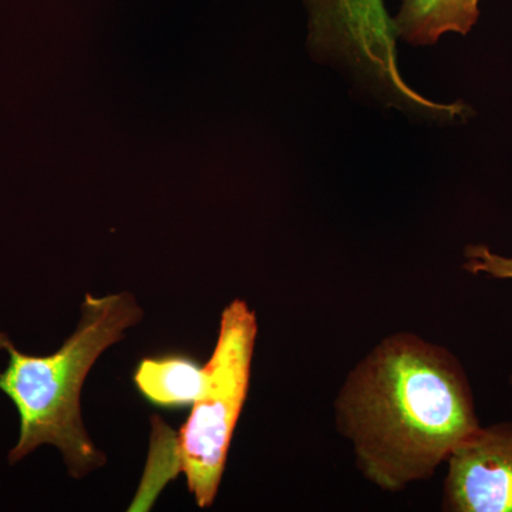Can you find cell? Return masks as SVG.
I'll list each match as a JSON object with an SVG mask.
<instances>
[{"instance_id": "cell-1", "label": "cell", "mask_w": 512, "mask_h": 512, "mask_svg": "<svg viewBox=\"0 0 512 512\" xmlns=\"http://www.w3.org/2000/svg\"><path fill=\"white\" fill-rule=\"evenodd\" d=\"M335 413L360 473L389 493L429 480L480 427L457 357L404 332L387 336L357 363Z\"/></svg>"}, {"instance_id": "cell-2", "label": "cell", "mask_w": 512, "mask_h": 512, "mask_svg": "<svg viewBox=\"0 0 512 512\" xmlns=\"http://www.w3.org/2000/svg\"><path fill=\"white\" fill-rule=\"evenodd\" d=\"M80 312L77 329L52 355H25L0 333V349L9 353V365L0 373V390L15 404L20 419L10 464L19 463L43 444L59 448L74 478L106 464L103 451L84 429L80 394L101 353L143 319V309L130 292L103 298L87 293Z\"/></svg>"}, {"instance_id": "cell-3", "label": "cell", "mask_w": 512, "mask_h": 512, "mask_svg": "<svg viewBox=\"0 0 512 512\" xmlns=\"http://www.w3.org/2000/svg\"><path fill=\"white\" fill-rule=\"evenodd\" d=\"M258 319L235 299L221 315L217 345L205 365L207 382L174 443V473H184L198 507L214 503L235 427L247 402Z\"/></svg>"}, {"instance_id": "cell-4", "label": "cell", "mask_w": 512, "mask_h": 512, "mask_svg": "<svg viewBox=\"0 0 512 512\" xmlns=\"http://www.w3.org/2000/svg\"><path fill=\"white\" fill-rule=\"evenodd\" d=\"M309 37L322 56L340 60L387 99L440 119L460 116L457 104L434 103L403 79L396 32L383 0H305Z\"/></svg>"}, {"instance_id": "cell-5", "label": "cell", "mask_w": 512, "mask_h": 512, "mask_svg": "<svg viewBox=\"0 0 512 512\" xmlns=\"http://www.w3.org/2000/svg\"><path fill=\"white\" fill-rule=\"evenodd\" d=\"M448 512H512V424L478 427L447 460Z\"/></svg>"}, {"instance_id": "cell-6", "label": "cell", "mask_w": 512, "mask_h": 512, "mask_svg": "<svg viewBox=\"0 0 512 512\" xmlns=\"http://www.w3.org/2000/svg\"><path fill=\"white\" fill-rule=\"evenodd\" d=\"M481 0H402L393 18L396 36L414 46H431L446 33L467 35L480 18Z\"/></svg>"}, {"instance_id": "cell-7", "label": "cell", "mask_w": 512, "mask_h": 512, "mask_svg": "<svg viewBox=\"0 0 512 512\" xmlns=\"http://www.w3.org/2000/svg\"><path fill=\"white\" fill-rule=\"evenodd\" d=\"M207 382V370L185 356L147 357L138 363L134 383L154 406L194 404Z\"/></svg>"}, {"instance_id": "cell-8", "label": "cell", "mask_w": 512, "mask_h": 512, "mask_svg": "<svg viewBox=\"0 0 512 512\" xmlns=\"http://www.w3.org/2000/svg\"><path fill=\"white\" fill-rule=\"evenodd\" d=\"M466 259L464 268L473 274H487L493 278L512 279V258L494 254L485 245L467 247Z\"/></svg>"}]
</instances>
